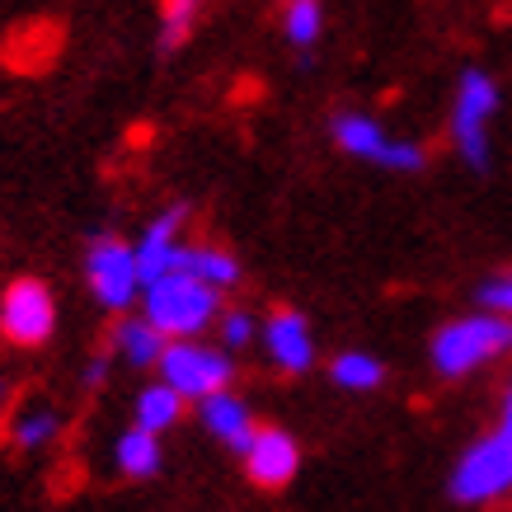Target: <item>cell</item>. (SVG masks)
Returning a JSON list of instances; mask_svg holds the SVG:
<instances>
[{
  "label": "cell",
  "mask_w": 512,
  "mask_h": 512,
  "mask_svg": "<svg viewBox=\"0 0 512 512\" xmlns=\"http://www.w3.org/2000/svg\"><path fill=\"white\" fill-rule=\"evenodd\" d=\"M240 456H245L249 480L259 484V489H282V484H292L296 461H301L296 442L282 433V428H254V437L245 442Z\"/></svg>",
  "instance_id": "9"
},
{
  "label": "cell",
  "mask_w": 512,
  "mask_h": 512,
  "mask_svg": "<svg viewBox=\"0 0 512 512\" xmlns=\"http://www.w3.org/2000/svg\"><path fill=\"white\" fill-rule=\"evenodd\" d=\"M104 381H109V357H94L90 367H85V386H104Z\"/></svg>",
  "instance_id": "23"
},
{
  "label": "cell",
  "mask_w": 512,
  "mask_h": 512,
  "mask_svg": "<svg viewBox=\"0 0 512 512\" xmlns=\"http://www.w3.org/2000/svg\"><path fill=\"white\" fill-rule=\"evenodd\" d=\"M5 400H10V390H5V381H0V423H5Z\"/></svg>",
  "instance_id": "24"
},
{
  "label": "cell",
  "mask_w": 512,
  "mask_h": 512,
  "mask_svg": "<svg viewBox=\"0 0 512 512\" xmlns=\"http://www.w3.org/2000/svg\"><path fill=\"white\" fill-rule=\"evenodd\" d=\"M156 367H160V381H170L184 400H202L212 390L231 386V376H235L231 353L226 348H207L198 339H170Z\"/></svg>",
  "instance_id": "4"
},
{
  "label": "cell",
  "mask_w": 512,
  "mask_h": 512,
  "mask_svg": "<svg viewBox=\"0 0 512 512\" xmlns=\"http://www.w3.org/2000/svg\"><path fill=\"white\" fill-rule=\"evenodd\" d=\"M282 29H287L292 47H315V38H320V29H325L320 0H287V10H282Z\"/></svg>",
  "instance_id": "18"
},
{
  "label": "cell",
  "mask_w": 512,
  "mask_h": 512,
  "mask_svg": "<svg viewBox=\"0 0 512 512\" xmlns=\"http://www.w3.org/2000/svg\"><path fill=\"white\" fill-rule=\"evenodd\" d=\"M198 414H202V428L217 437V442H226L231 451H245V442L254 437V419H249V404L235 400L231 390L221 386L212 390V395H202L198 400Z\"/></svg>",
  "instance_id": "12"
},
{
  "label": "cell",
  "mask_w": 512,
  "mask_h": 512,
  "mask_svg": "<svg viewBox=\"0 0 512 512\" xmlns=\"http://www.w3.org/2000/svg\"><path fill=\"white\" fill-rule=\"evenodd\" d=\"M85 282H90L94 301L104 311H127L141 292V273H137V254L132 245H123L118 235H94L85 249Z\"/></svg>",
  "instance_id": "6"
},
{
  "label": "cell",
  "mask_w": 512,
  "mask_h": 512,
  "mask_svg": "<svg viewBox=\"0 0 512 512\" xmlns=\"http://www.w3.org/2000/svg\"><path fill=\"white\" fill-rule=\"evenodd\" d=\"M249 339H254V315H245V311L221 315V343H226V353L245 348Z\"/></svg>",
  "instance_id": "22"
},
{
  "label": "cell",
  "mask_w": 512,
  "mask_h": 512,
  "mask_svg": "<svg viewBox=\"0 0 512 512\" xmlns=\"http://www.w3.org/2000/svg\"><path fill=\"white\" fill-rule=\"evenodd\" d=\"M179 231H184V207H170V212H160L146 231H141V240L132 245V254H137V273H141V287L151 278H160V273H170L174 259H179Z\"/></svg>",
  "instance_id": "10"
},
{
  "label": "cell",
  "mask_w": 512,
  "mask_h": 512,
  "mask_svg": "<svg viewBox=\"0 0 512 512\" xmlns=\"http://www.w3.org/2000/svg\"><path fill=\"white\" fill-rule=\"evenodd\" d=\"M480 306L484 311H498V315H512V273H498L480 287Z\"/></svg>",
  "instance_id": "21"
},
{
  "label": "cell",
  "mask_w": 512,
  "mask_h": 512,
  "mask_svg": "<svg viewBox=\"0 0 512 512\" xmlns=\"http://www.w3.org/2000/svg\"><path fill=\"white\" fill-rule=\"evenodd\" d=\"M132 414H137V428H151V433H165L179 423L184 414V395L170 386V381H156V386H146L132 404Z\"/></svg>",
  "instance_id": "15"
},
{
  "label": "cell",
  "mask_w": 512,
  "mask_h": 512,
  "mask_svg": "<svg viewBox=\"0 0 512 512\" xmlns=\"http://www.w3.org/2000/svg\"><path fill=\"white\" fill-rule=\"evenodd\" d=\"M165 343L170 339L146 315H127V320L113 325V353H123V362H132V367H156Z\"/></svg>",
  "instance_id": "13"
},
{
  "label": "cell",
  "mask_w": 512,
  "mask_h": 512,
  "mask_svg": "<svg viewBox=\"0 0 512 512\" xmlns=\"http://www.w3.org/2000/svg\"><path fill=\"white\" fill-rule=\"evenodd\" d=\"M57 428H62L57 409L33 404V409H24V414H15V419H10V442H15L19 451H43V447H52V442H57Z\"/></svg>",
  "instance_id": "17"
},
{
  "label": "cell",
  "mask_w": 512,
  "mask_h": 512,
  "mask_svg": "<svg viewBox=\"0 0 512 512\" xmlns=\"http://www.w3.org/2000/svg\"><path fill=\"white\" fill-rule=\"evenodd\" d=\"M334 141H339L348 156L372 160V165H386V170H423V151L409 146V141H390L381 132V123L362 118V113H343L334 118Z\"/></svg>",
  "instance_id": "8"
},
{
  "label": "cell",
  "mask_w": 512,
  "mask_h": 512,
  "mask_svg": "<svg viewBox=\"0 0 512 512\" xmlns=\"http://www.w3.org/2000/svg\"><path fill=\"white\" fill-rule=\"evenodd\" d=\"M193 19H198V0H165V10H160V52H174L184 43Z\"/></svg>",
  "instance_id": "20"
},
{
  "label": "cell",
  "mask_w": 512,
  "mask_h": 512,
  "mask_svg": "<svg viewBox=\"0 0 512 512\" xmlns=\"http://www.w3.org/2000/svg\"><path fill=\"white\" fill-rule=\"evenodd\" d=\"M503 428H512V395H508V409H503Z\"/></svg>",
  "instance_id": "25"
},
{
  "label": "cell",
  "mask_w": 512,
  "mask_h": 512,
  "mask_svg": "<svg viewBox=\"0 0 512 512\" xmlns=\"http://www.w3.org/2000/svg\"><path fill=\"white\" fill-rule=\"evenodd\" d=\"M113 461L127 480H151L160 470V433L151 428H127L118 442H113Z\"/></svg>",
  "instance_id": "14"
},
{
  "label": "cell",
  "mask_w": 512,
  "mask_h": 512,
  "mask_svg": "<svg viewBox=\"0 0 512 512\" xmlns=\"http://www.w3.org/2000/svg\"><path fill=\"white\" fill-rule=\"evenodd\" d=\"M512 348V320L508 315H470V320H456L433 339V367L442 376H466L475 372L480 362L508 353Z\"/></svg>",
  "instance_id": "2"
},
{
  "label": "cell",
  "mask_w": 512,
  "mask_h": 512,
  "mask_svg": "<svg viewBox=\"0 0 512 512\" xmlns=\"http://www.w3.org/2000/svg\"><path fill=\"white\" fill-rule=\"evenodd\" d=\"M264 348H268V357L278 362L282 372H306V367L315 362L311 325H306V320H301L296 311H278L273 320H268Z\"/></svg>",
  "instance_id": "11"
},
{
  "label": "cell",
  "mask_w": 512,
  "mask_h": 512,
  "mask_svg": "<svg viewBox=\"0 0 512 512\" xmlns=\"http://www.w3.org/2000/svg\"><path fill=\"white\" fill-rule=\"evenodd\" d=\"M512 489V428H498L461 456L451 470V498L456 503H489Z\"/></svg>",
  "instance_id": "5"
},
{
  "label": "cell",
  "mask_w": 512,
  "mask_h": 512,
  "mask_svg": "<svg viewBox=\"0 0 512 512\" xmlns=\"http://www.w3.org/2000/svg\"><path fill=\"white\" fill-rule=\"evenodd\" d=\"M57 334V296L38 278H19L0 292V339L15 348H43Z\"/></svg>",
  "instance_id": "3"
},
{
  "label": "cell",
  "mask_w": 512,
  "mask_h": 512,
  "mask_svg": "<svg viewBox=\"0 0 512 512\" xmlns=\"http://www.w3.org/2000/svg\"><path fill=\"white\" fill-rule=\"evenodd\" d=\"M329 372H334V381H339L343 390H376L381 386V376H386L372 353H339Z\"/></svg>",
  "instance_id": "19"
},
{
  "label": "cell",
  "mask_w": 512,
  "mask_h": 512,
  "mask_svg": "<svg viewBox=\"0 0 512 512\" xmlns=\"http://www.w3.org/2000/svg\"><path fill=\"white\" fill-rule=\"evenodd\" d=\"M217 287L212 282H202L198 273H188V268H170V273H160L141 287V301H146V320L165 334V339H193L202 329L217 320L221 301H217Z\"/></svg>",
  "instance_id": "1"
},
{
  "label": "cell",
  "mask_w": 512,
  "mask_h": 512,
  "mask_svg": "<svg viewBox=\"0 0 512 512\" xmlns=\"http://www.w3.org/2000/svg\"><path fill=\"white\" fill-rule=\"evenodd\" d=\"M174 268H188V273H198L202 282H212L217 292H226V287H235L240 282V264H235V254H226V249H179V259H174Z\"/></svg>",
  "instance_id": "16"
},
{
  "label": "cell",
  "mask_w": 512,
  "mask_h": 512,
  "mask_svg": "<svg viewBox=\"0 0 512 512\" xmlns=\"http://www.w3.org/2000/svg\"><path fill=\"white\" fill-rule=\"evenodd\" d=\"M498 109V90L494 80L484 76V71H466L461 85H456V109H451V132H456V146H461V156L484 170V160H489V141H484V127L494 118Z\"/></svg>",
  "instance_id": "7"
}]
</instances>
